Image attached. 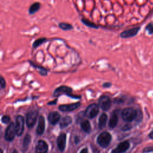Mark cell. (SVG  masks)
Segmentation results:
<instances>
[{
    "mask_svg": "<svg viewBox=\"0 0 153 153\" xmlns=\"http://www.w3.org/2000/svg\"><path fill=\"white\" fill-rule=\"evenodd\" d=\"M138 0H74L82 22L91 27L118 29L129 26Z\"/></svg>",
    "mask_w": 153,
    "mask_h": 153,
    "instance_id": "6da1fadb",
    "label": "cell"
},
{
    "mask_svg": "<svg viewBox=\"0 0 153 153\" xmlns=\"http://www.w3.org/2000/svg\"><path fill=\"white\" fill-rule=\"evenodd\" d=\"M138 115V112L133 107L124 108L121 112V117L126 122H131L135 120Z\"/></svg>",
    "mask_w": 153,
    "mask_h": 153,
    "instance_id": "7a4b0ae2",
    "label": "cell"
},
{
    "mask_svg": "<svg viewBox=\"0 0 153 153\" xmlns=\"http://www.w3.org/2000/svg\"><path fill=\"white\" fill-rule=\"evenodd\" d=\"M111 140V134L108 131H103L98 136L97 138V142L101 147L106 148L110 144Z\"/></svg>",
    "mask_w": 153,
    "mask_h": 153,
    "instance_id": "3957f363",
    "label": "cell"
},
{
    "mask_svg": "<svg viewBox=\"0 0 153 153\" xmlns=\"http://www.w3.org/2000/svg\"><path fill=\"white\" fill-rule=\"evenodd\" d=\"M72 92V89L71 87H69L68 86L65 85H62L60 87H57L53 93V96L54 97H58L62 94H66L68 95L71 97H75V99H79L80 96H72L71 93Z\"/></svg>",
    "mask_w": 153,
    "mask_h": 153,
    "instance_id": "277c9868",
    "label": "cell"
},
{
    "mask_svg": "<svg viewBox=\"0 0 153 153\" xmlns=\"http://www.w3.org/2000/svg\"><path fill=\"white\" fill-rule=\"evenodd\" d=\"M16 134V126L14 123H10L5 130L4 138L7 141H12Z\"/></svg>",
    "mask_w": 153,
    "mask_h": 153,
    "instance_id": "5b68a950",
    "label": "cell"
},
{
    "mask_svg": "<svg viewBox=\"0 0 153 153\" xmlns=\"http://www.w3.org/2000/svg\"><path fill=\"white\" fill-rule=\"evenodd\" d=\"M99 106L96 103H92L90 105L85 111V115L90 118L92 119L94 118L99 113Z\"/></svg>",
    "mask_w": 153,
    "mask_h": 153,
    "instance_id": "8992f818",
    "label": "cell"
},
{
    "mask_svg": "<svg viewBox=\"0 0 153 153\" xmlns=\"http://www.w3.org/2000/svg\"><path fill=\"white\" fill-rule=\"evenodd\" d=\"M38 112L37 111H29L26 114V125L29 128L33 127L37 120Z\"/></svg>",
    "mask_w": 153,
    "mask_h": 153,
    "instance_id": "52a82bcc",
    "label": "cell"
},
{
    "mask_svg": "<svg viewBox=\"0 0 153 153\" xmlns=\"http://www.w3.org/2000/svg\"><path fill=\"white\" fill-rule=\"evenodd\" d=\"M24 118L22 115H17L16 118V135L18 136H20L23 132L24 130Z\"/></svg>",
    "mask_w": 153,
    "mask_h": 153,
    "instance_id": "ba28073f",
    "label": "cell"
},
{
    "mask_svg": "<svg viewBox=\"0 0 153 153\" xmlns=\"http://www.w3.org/2000/svg\"><path fill=\"white\" fill-rule=\"evenodd\" d=\"M112 102L107 96H102L99 99V105L103 111H108L111 106Z\"/></svg>",
    "mask_w": 153,
    "mask_h": 153,
    "instance_id": "9c48e42d",
    "label": "cell"
},
{
    "mask_svg": "<svg viewBox=\"0 0 153 153\" xmlns=\"http://www.w3.org/2000/svg\"><path fill=\"white\" fill-rule=\"evenodd\" d=\"M140 26H135L129 29L124 30L120 35V36L123 38H128L136 36L140 30Z\"/></svg>",
    "mask_w": 153,
    "mask_h": 153,
    "instance_id": "30bf717a",
    "label": "cell"
},
{
    "mask_svg": "<svg viewBox=\"0 0 153 153\" xmlns=\"http://www.w3.org/2000/svg\"><path fill=\"white\" fill-rule=\"evenodd\" d=\"M130 148V142L128 140L123 141L120 143L114 149L111 153H124Z\"/></svg>",
    "mask_w": 153,
    "mask_h": 153,
    "instance_id": "8fae6325",
    "label": "cell"
},
{
    "mask_svg": "<svg viewBox=\"0 0 153 153\" xmlns=\"http://www.w3.org/2000/svg\"><path fill=\"white\" fill-rule=\"evenodd\" d=\"M48 145L44 140H39L35 146V153H47Z\"/></svg>",
    "mask_w": 153,
    "mask_h": 153,
    "instance_id": "7c38bea8",
    "label": "cell"
},
{
    "mask_svg": "<svg viewBox=\"0 0 153 153\" xmlns=\"http://www.w3.org/2000/svg\"><path fill=\"white\" fill-rule=\"evenodd\" d=\"M80 106H81L80 102H76V103H71V104L61 105L59 106V109L63 112H70V111H74Z\"/></svg>",
    "mask_w": 153,
    "mask_h": 153,
    "instance_id": "4fadbf2b",
    "label": "cell"
},
{
    "mask_svg": "<svg viewBox=\"0 0 153 153\" xmlns=\"http://www.w3.org/2000/svg\"><path fill=\"white\" fill-rule=\"evenodd\" d=\"M66 143V135L65 133H62L60 134L57 138V145L59 149L61 152H63Z\"/></svg>",
    "mask_w": 153,
    "mask_h": 153,
    "instance_id": "5bb4252c",
    "label": "cell"
},
{
    "mask_svg": "<svg viewBox=\"0 0 153 153\" xmlns=\"http://www.w3.org/2000/svg\"><path fill=\"white\" fill-rule=\"evenodd\" d=\"M60 119V115L59 112L54 111L50 112L48 115V120L50 124L53 125L56 124Z\"/></svg>",
    "mask_w": 153,
    "mask_h": 153,
    "instance_id": "9a60e30c",
    "label": "cell"
},
{
    "mask_svg": "<svg viewBox=\"0 0 153 153\" xmlns=\"http://www.w3.org/2000/svg\"><path fill=\"white\" fill-rule=\"evenodd\" d=\"M45 118L43 116H40L38 120V124L36 128V133L39 135H41L44 133L45 130Z\"/></svg>",
    "mask_w": 153,
    "mask_h": 153,
    "instance_id": "2e32d148",
    "label": "cell"
},
{
    "mask_svg": "<svg viewBox=\"0 0 153 153\" xmlns=\"http://www.w3.org/2000/svg\"><path fill=\"white\" fill-rule=\"evenodd\" d=\"M118 112L117 111H114L109 119V123H108V126L111 128H115L118 123Z\"/></svg>",
    "mask_w": 153,
    "mask_h": 153,
    "instance_id": "e0dca14e",
    "label": "cell"
},
{
    "mask_svg": "<svg viewBox=\"0 0 153 153\" xmlns=\"http://www.w3.org/2000/svg\"><path fill=\"white\" fill-rule=\"evenodd\" d=\"M72 119L70 116H65L62 118L60 122V127L61 128H63L68 126L72 123Z\"/></svg>",
    "mask_w": 153,
    "mask_h": 153,
    "instance_id": "ac0fdd59",
    "label": "cell"
},
{
    "mask_svg": "<svg viewBox=\"0 0 153 153\" xmlns=\"http://www.w3.org/2000/svg\"><path fill=\"white\" fill-rule=\"evenodd\" d=\"M108 120V115L105 113H103L100 115L99 118V127L103 128L106 126V122Z\"/></svg>",
    "mask_w": 153,
    "mask_h": 153,
    "instance_id": "d6986e66",
    "label": "cell"
},
{
    "mask_svg": "<svg viewBox=\"0 0 153 153\" xmlns=\"http://www.w3.org/2000/svg\"><path fill=\"white\" fill-rule=\"evenodd\" d=\"M81 128L86 133H90L91 130L90 122L88 120H84L81 122Z\"/></svg>",
    "mask_w": 153,
    "mask_h": 153,
    "instance_id": "ffe728a7",
    "label": "cell"
},
{
    "mask_svg": "<svg viewBox=\"0 0 153 153\" xmlns=\"http://www.w3.org/2000/svg\"><path fill=\"white\" fill-rule=\"evenodd\" d=\"M31 142V136L30 134H26L24 139H23V148H24L25 150H26L28 147L29 144Z\"/></svg>",
    "mask_w": 153,
    "mask_h": 153,
    "instance_id": "44dd1931",
    "label": "cell"
},
{
    "mask_svg": "<svg viewBox=\"0 0 153 153\" xmlns=\"http://www.w3.org/2000/svg\"><path fill=\"white\" fill-rule=\"evenodd\" d=\"M39 7H40V4L39 3H38V2L32 4L30 7V8H29V13L30 14H33V13H36L39 10Z\"/></svg>",
    "mask_w": 153,
    "mask_h": 153,
    "instance_id": "7402d4cb",
    "label": "cell"
},
{
    "mask_svg": "<svg viewBox=\"0 0 153 153\" xmlns=\"http://www.w3.org/2000/svg\"><path fill=\"white\" fill-rule=\"evenodd\" d=\"M145 30L148 32L149 35L153 34V22H150L146 26Z\"/></svg>",
    "mask_w": 153,
    "mask_h": 153,
    "instance_id": "603a6c76",
    "label": "cell"
},
{
    "mask_svg": "<svg viewBox=\"0 0 153 153\" xmlns=\"http://www.w3.org/2000/svg\"><path fill=\"white\" fill-rule=\"evenodd\" d=\"M153 152V146H148L145 147L142 151V153H149Z\"/></svg>",
    "mask_w": 153,
    "mask_h": 153,
    "instance_id": "cb8c5ba5",
    "label": "cell"
},
{
    "mask_svg": "<svg viewBox=\"0 0 153 153\" xmlns=\"http://www.w3.org/2000/svg\"><path fill=\"white\" fill-rule=\"evenodd\" d=\"M59 26L63 30H69L72 27L71 25L66 23H60Z\"/></svg>",
    "mask_w": 153,
    "mask_h": 153,
    "instance_id": "d4e9b609",
    "label": "cell"
},
{
    "mask_svg": "<svg viewBox=\"0 0 153 153\" xmlns=\"http://www.w3.org/2000/svg\"><path fill=\"white\" fill-rule=\"evenodd\" d=\"M1 121L4 124H8L10 121V117L8 115H4L1 118Z\"/></svg>",
    "mask_w": 153,
    "mask_h": 153,
    "instance_id": "484cf974",
    "label": "cell"
},
{
    "mask_svg": "<svg viewBox=\"0 0 153 153\" xmlns=\"http://www.w3.org/2000/svg\"><path fill=\"white\" fill-rule=\"evenodd\" d=\"M131 128H132V126L130 124L128 123V124H126L124 126H123V127L121 128V130L123 131H128V130H130Z\"/></svg>",
    "mask_w": 153,
    "mask_h": 153,
    "instance_id": "4316f807",
    "label": "cell"
},
{
    "mask_svg": "<svg viewBox=\"0 0 153 153\" xmlns=\"http://www.w3.org/2000/svg\"><path fill=\"white\" fill-rule=\"evenodd\" d=\"M0 85H1V88L2 89H4L6 87V82L5 81L4 79V78L2 76H1V79H0Z\"/></svg>",
    "mask_w": 153,
    "mask_h": 153,
    "instance_id": "83f0119b",
    "label": "cell"
},
{
    "mask_svg": "<svg viewBox=\"0 0 153 153\" xmlns=\"http://www.w3.org/2000/svg\"><path fill=\"white\" fill-rule=\"evenodd\" d=\"M124 102V99L120 97V98H117L115 99H114V103H122Z\"/></svg>",
    "mask_w": 153,
    "mask_h": 153,
    "instance_id": "f1b7e54d",
    "label": "cell"
},
{
    "mask_svg": "<svg viewBox=\"0 0 153 153\" xmlns=\"http://www.w3.org/2000/svg\"><path fill=\"white\" fill-rule=\"evenodd\" d=\"M111 86V83L110 82H105L103 84V87H105V88H109Z\"/></svg>",
    "mask_w": 153,
    "mask_h": 153,
    "instance_id": "f546056e",
    "label": "cell"
},
{
    "mask_svg": "<svg viewBox=\"0 0 153 153\" xmlns=\"http://www.w3.org/2000/svg\"><path fill=\"white\" fill-rule=\"evenodd\" d=\"M79 153H88V149L87 148H83Z\"/></svg>",
    "mask_w": 153,
    "mask_h": 153,
    "instance_id": "4dcf8cb0",
    "label": "cell"
},
{
    "mask_svg": "<svg viewBox=\"0 0 153 153\" xmlns=\"http://www.w3.org/2000/svg\"><path fill=\"white\" fill-rule=\"evenodd\" d=\"M79 138L78 136H75V142L76 144H78L79 142Z\"/></svg>",
    "mask_w": 153,
    "mask_h": 153,
    "instance_id": "1f68e13d",
    "label": "cell"
},
{
    "mask_svg": "<svg viewBox=\"0 0 153 153\" xmlns=\"http://www.w3.org/2000/svg\"><path fill=\"white\" fill-rule=\"evenodd\" d=\"M148 136L149 138H151V139H153V129L151 131V132L149 133Z\"/></svg>",
    "mask_w": 153,
    "mask_h": 153,
    "instance_id": "d6a6232c",
    "label": "cell"
},
{
    "mask_svg": "<svg viewBox=\"0 0 153 153\" xmlns=\"http://www.w3.org/2000/svg\"><path fill=\"white\" fill-rule=\"evenodd\" d=\"M57 102V99H56L54 102H50L49 103H48V105H54V104H56V102Z\"/></svg>",
    "mask_w": 153,
    "mask_h": 153,
    "instance_id": "836d02e7",
    "label": "cell"
},
{
    "mask_svg": "<svg viewBox=\"0 0 153 153\" xmlns=\"http://www.w3.org/2000/svg\"><path fill=\"white\" fill-rule=\"evenodd\" d=\"M12 153H18V152H17V151L16 149H14V150H13Z\"/></svg>",
    "mask_w": 153,
    "mask_h": 153,
    "instance_id": "e575fe53",
    "label": "cell"
},
{
    "mask_svg": "<svg viewBox=\"0 0 153 153\" xmlns=\"http://www.w3.org/2000/svg\"><path fill=\"white\" fill-rule=\"evenodd\" d=\"M1 153H3V151H2V149H1Z\"/></svg>",
    "mask_w": 153,
    "mask_h": 153,
    "instance_id": "d590c367",
    "label": "cell"
}]
</instances>
